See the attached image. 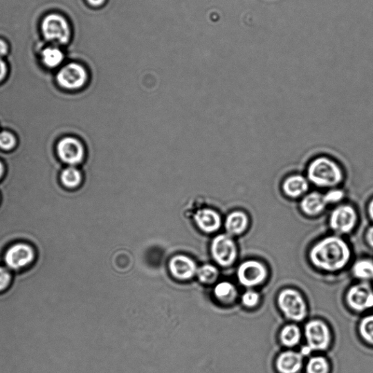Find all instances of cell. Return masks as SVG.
<instances>
[{
  "label": "cell",
  "mask_w": 373,
  "mask_h": 373,
  "mask_svg": "<svg viewBox=\"0 0 373 373\" xmlns=\"http://www.w3.org/2000/svg\"><path fill=\"white\" fill-rule=\"evenodd\" d=\"M351 258L350 248L338 237H328L316 243L311 250L310 259L314 266L329 272L343 269Z\"/></svg>",
  "instance_id": "1"
},
{
  "label": "cell",
  "mask_w": 373,
  "mask_h": 373,
  "mask_svg": "<svg viewBox=\"0 0 373 373\" xmlns=\"http://www.w3.org/2000/svg\"><path fill=\"white\" fill-rule=\"evenodd\" d=\"M307 174L309 181L321 188H334L339 185L343 178L338 164L325 157L313 160L309 165Z\"/></svg>",
  "instance_id": "2"
},
{
  "label": "cell",
  "mask_w": 373,
  "mask_h": 373,
  "mask_svg": "<svg viewBox=\"0 0 373 373\" xmlns=\"http://www.w3.org/2000/svg\"><path fill=\"white\" fill-rule=\"evenodd\" d=\"M36 259L35 248L28 242L20 241L8 246L3 255V265L12 273H18L31 267Z\"/></svg>",
  "instance_id": "3"
},
{
  "label": "cell",
  "mask_w": 373,
  "mask_h": 373,
  "mask_svg": "<svg viewBox=\"0 0 373 373\" xmlns=\"http://www.w3.org/2000/svg\"><path fill=\"white\" fill-rule=\"evenodd\" d=\"M41 30L46 40L60 45L67 44L72 37L70 24L57 13L46 16L41 24Z\"/></svg>",
  "instance_id": "4"
},
{
  "label": "cell",
  "mask_w": 373,
  "mask_h": 373,
  "mask_svg": "<svg viewBox=\"0 0 373 373\" xmlns=\"http://www.w3.org/2000/svg\"><path fill=\"white\" fill-rule=\"evenodd\" d=\"M278 306L287 319L300 322L307 315V306L305 300L297 290L291 288L284 289L278 299Z\"/></svg>",
  "instance_id": "5"
},
{
  "label": "cell",
  "mask_w": 373,
  "mask_h": 373,
  "mask_svg": "<svg viewBox=\"0 0 373 373\" xmlns=\"http://www.w3.org/2000/svg\"><path fill=\"white\" fill-rule=\"evenodd\" d=\"M89 78L87 68L77 62L69 63L57 73L56 81L64 90L75 91L84 88Z\"/></svg>",
  "instance_id": "6"
},
{
  "label": "cell",
  "mask_w": 373,
  "mask_h": 373,
  "mask_svg": "<svg viewBox=\"0 0 373 373\" xmlns=\"http://www.w3.org/2000/svg\"><path fill=\"white\" fill-rule=\"evenodd\" d=\"M211 253L217 264L222 267L231 266L237 257V247L228 233L216 237L211 245Z\"/></svg>",
  "instance_id": "7"
},
{
  "label": "cell",
  "mask_w": 373,
  "mask_h": 373,
  "mask_svg": "<svg viewBox=\"0 0 373 373\" xmlns=\"http://www.w3.org/2000/svg\"><path fill=\"white\" fill-rule=\"evenodd\" d=\"M57 155L65 165H78L84 159L85 147L78 138L66 136L61 139L57 146Z\"/></svg>",
  "instance_id": "8"
},
{
  "label": "cell",
  "mask_w": 373,
  "mask_h": 373,
  "mask_svg": "<svg viewBox=\"0 0 373 373\" xmlns=\"http://www.w3.org/2000/svg\"><path fill=\"white\" fill-rule=\"evenodd\" d=\"M268 275L266 267L260 262L246 260L239 266L237 278L244 286L252 288L264 283Z\"/></svg>",
  "instance_id": "9"
},
{
  "label": "cell",
  "mask_w": 373,
  "mask_h": 373,
  "mask_svg": "<svg viewBox=\"0 0 373 373\" xmlns=\"http://www.w3.org/2000/svg\"><path fill=\"white\" fill-rule=\"evenodd\" d=\"M358 216L354 207L350 205H340L331 213L329 226L339 234L350 233L356 225Z\"/></svg>",
  "instance_id": "10"
},
{
  "label": "cell",
  "mask_w": 373,
  "mask_h": 373,
  "mask_svg": "<svg viewBox=\"0 0 373 373\" xmlns=\"http://www.w3.org/2000/svg\"><path fill=\"white\" fill-rule=\"evenodd\" d=\"M305 336L308 347L312 351H325L330 343V331L322 321L312 320L305 327Z\"/></svg>",
  "instance_id": "11"
},
{
  "label": "cell",
  "mask_w": 373,
  "mask_h": 373,
  "mask_svg": "<svg viewBox=\"0 0 373 373\" xmlns=\"http://www.w3.org/2000/svg\"><path fill=\"white\" fill-rule=\"evenodd\" d=\"M347 302L354 311L363 312L373 308V289L367 282L352 286L347 294Z\"/></svg>",
  "instance_id": "12"
},
{
  "label": "cell",
  "mask_w": 373,
  "mask_h": 373,
  "mask_svg": "<svg viewBox=\"0 0 373 373\" xmlns=\"http://www.w3.org/2000/svg\"><path fill=\"white\" fill-rule=\"evenodd\" d=\"M169 269L173 278L181 281L191 280L198 271L195 261L183 255L174 256L169 262Z\"/></svg>",
  "instance_id": "13"
},
{
  "label": "cell",
  "mask_w": 373,
  "mask_h": 373,
  "mask_svg": "<svg viewBox=\"0 0 373 373\" xmlns=\"http://www.w3.org/2000/svg\"><path fill=\"white\" fill-rule=\"evenodd\" d=\"M302 366V355L292 351L282 353L275 361V367L280 373H298Z\"/></svg>",
  "instance_id": "14"
},
{
  "label": "cell",
  "mask_w": 373,
  "mask_h": 373,
  "mask_svg": "<svg viewBox=\"0 0 373 373\" xmlns=\"http://www.w3.org/2000/svg\"><path fill=\"white\" fill-rule=\"evenodd\" d=\"M194 219L198 227L207 233L216 232L222 224L219 214L210 209H203L197 212Z\"/></svg>",
  "instance_id": "15"
},
{
  "label": "cell",
  "mask_w": 373,
  "mask_h": 373,
  "mask_svg": "<svg viewBox=\"0 0 373 373\" xmlns=\"http://www.w3.org/2000/svg\"><path fill=\"white\" fill-rule=\"evenodd\" d=\"M307 179L300 175H293L287 177L282 185L285 194L290 198H298L309 190Z\"/></svg>",
  "instance_id": "16"
},
{
  "label": "cell",
  "mask_w": 373,
  "mask_h": 373,
  "mask_svg": "<svg viewBox=\"0 0 373 373\" xmlns=\"http://www.w3.org/2000/svg\"><path fill=\"white\" fill-rule=\"evenodd\" d=\"M248 217L241 211L233 212L226 218L225 227L227 233L231 237L239 236L248 228Z\"/></svg>",
  "instance_id": "17"
},
{
  "label": "cell",
  "mask_w": 373,
  "mask_h": 373,
  "mask_svg": "<svg viewBox=\"0 0 373 373\" xmlns=\"http://www.w3.org/2000/svg\"><path fill=\"white\" fill-rule=\"evenodd\" d=\"M326 206L324 196L317 192L309 193L302 199L300 203L302 212L309 216H316L322 213Z\"/></svg>",
  "instance_id": "18"
},
{
  "label": "cell",
  "mask_w": 373,
  "mask_h": 373,
  "mask_svg": "<svg viewBox=\"0 0 373 373\" xmlns=\"http://www.w3.org/2000/svg\"><path fill=\"white\" fill-rule=\"evenodd\" d=\"M216 298L224 304H230L236 300L238 291L236 286L229 282L218 283L214 289Z\"/></svg>",
  "instance_id": "19"
},
{
  "label": "cell",
  "mask_w": 373,
  "mask_h": 373,
  "mask_svg": "<svg viewBox=\"0 0 373 373\" xmlns=\"http://www.w3.org/2000/svg\"><path fill=\"white\" fill-rule=\"evenodd\" d=\"M82 179L81 172L73 165H68L60 174L61 183L69 190L77 189L82 183Z\"/></svg>",
  "instance_id": "20"
},
{
  "label": "cell",
  "mask_w": 373,
  "mask_h": 373,
  "mask_svg": "<svg viewBox=\"0 0 373 373\" xmlns=\"http://www.w3.org/2000/svg\"><path fill=\"white\" fill-rule=\"evenodd\" d=\"M41 60L46 67L57 68L64 62V54L57 47H47L41 52Z\"/></svg>",
  "instance_id": "21"
},
{
  "label": "cell",
  "mask_w": 373,
  "mask_h": 373,
  "mask_svg": "<svg viewBox=\"0 0 373 373\" xmlns=\"http://www.w3.org/2000/svg\"><path fill=\"white\" fill-rule=\"evenodd\" d=\"M352 272L356 278L363 282H373V260L362 259L356 261L353 266Z\"/></svg>",
  "instance_id": "22"
},
{
  "label": "cell",
  "mask_w": 373,
  "mask_h": 373,
  "mask_svg": "<svg viewBox=\"0 0 373 373\" xmlns=\"http://www.w3.org/2000/svg\"><path fill=\"white\" fill-rule=\"evenodd\" d=\"M280 338L282 344L284 347H294L300 341V330L295 325H286L281 330Z\"/></svg>",
  "instance_id": "23"
},
{
  "label": "cell",
  "mask_w": 373,
  "mask_h": 373,
  "mask_svg": "<svg viewBox=\"0 0 373 373\" xmlns=\"http://www.w3.org/2000/svg\"><path fill=\"white\" fill-rule=\"evenodd\" d=\"M197 274L199 281L205 284H212L219 278L218 269L210 264L203 265L198 269Z\"/></svg>",
  "instance_id": "24"
},
{
  "label": "cell",
  "mask_w": 373,
  "mask_h": 373,
  "mask_svg": "<svg viewBox=\"0 0 373 373\" xmlns=\"http://www.w3.org/2000/svg\"><path fill=\"white\" fill-rule=\"evenodd\" d=\"M329 365L323 356H314L309 359L307 365V373H329Z\"/></svg>",
  "instance_id": "25"
},
{
  "label": "cell",
  "mask_w": 373,
  "mask_h": 373,
  "mask_svg": "<svg viewBox=\"0 0 373 373\" xmlns=\"http://www.w3.org/2000/svg\"><path fill=\"white\" fill-rule=\"evenodd\" d=\"M358 331L363 340L373 345V314L363 318L359 323Z\"/></svg>",
  "instance_id": "26"
},
{
  "label": "cell",
  "mask_w": 373,
  "mask_h": 373,
  "mask_svg": "<svg viewBox=\"0 0 373 373\" xmlns=\"http://www.w3.org/2000/svg\"><path fill=\"white\" fill-rule=\"evenodd\" d=\"M18 145V139L15 134L8 130L0 131V149L9 152L15 149Z\"/></svg>",
  "instance_id": "27"
},
{
  "label": "cell",
  "mask_w": 373,
  "mask_h": 373,
  "mask_svg": "<svg viewBox=\"0 0 373 373\" xmlns=\"http://www.w3.org/2000/svg\"><path fill=\"white\" fill-rule=\"evenodd\" d=\"M12 273L4 265H0V293H3L10 286L12 280Z\"/></svg>",
  "instance_id": "28"
},
{
  "label": "cell",
  "mask_w": 373,
  "mask_h": 373,
  "mask_svg": "<svg viewBox=\"0 0 373 373\" xmlns=\"http://www.w3.org/2000/svg\"><path fill=\"white\" fill-rule=\"evenodd\" d=\"M260 295L258 293L254 291V290H247L244 293L242 298L243 305L247 308H253L257 307L260 302Z\"/></svg>",
  "instance_id": "29"
},
{
  "label": "cell",
  "mask_w": 373,
  "mask_h": 373,
  "mask_svg": "<svg viewBox=\"0 0 373 373\" xmlns=\"http://www.w3.org/2000/svg\"><path fill=\"white\" fill-rule=\"evenodd\" d=\"M344 198V192L339 189H331L324 196L327 204L336 203L342 201Z\"/></svg>",
  "instance_id": "30"
},
{
  "label": "cell",
  "mask_w": 373,
  "mask_h": 373,
  "mask_svg": "<svg viewBox=\"0 0 373 373\" xmlns=\"http://www.w3.org/2000/svg\"><path fill=\"white\" fill-rule=\"evenodd\" d=\"M8 73V66L6 62L0 58V84L6 80Z\"/></svg>",
  "instance_id": "31"
},
{
  "label": "cell",
  "mask_w": 373,
  "mask_h": 373,
  "mask_svg": "<svg viewBox=\"0 0 373 373\" xmlns=\"http://www.w3.org/2000/svg\"><path fill=\"white\" fill-rule=\"evenodd\" d=\"M85 1L92 8H100L106 4L107 0H85Z\"/></svg>",
  "instance_id": "32"
},
{
  "label": "cell",
  "mask_w": 373,
  "mask_h": 373,
  "mask_svg": "<svg viewBox=\"0 0 373 373\" xmlns=\"http://www.w3.org/2000/svg\"><path fill=\"white\" fill-rule=\"evenodd\" d=\"M8 45L5 40L0 39V58L6 56L8 53Z\"/></svg>",
  "instance_id": "33"
},
{
  "label": "cell",
  "mask_w": 373,
  "mask_h": 373,
  "mask_svg": "<svg viewBox=\"0 0 373 373\" xmlns=\"http://www.w3.org/2000/svg\"><path fill=\"white\" fill-rule=\"evenodd\" d=\"M366 241L368 245L373 248V226L370 227L366 233Z\"/></svg>",
  "instance_id": "34"
},
{
  "label": "cell",
  "mask_w": 373,
  "mask_h": 373,
  "mask_svg": "<svg viewBox=\"0 0 373 373\" xmlns=\"http://www.w3.org/2000/svg\"><path fill=\"white\" fill-rule=\"evenodd\" d=\"M368 214L373 222V199L370 201L368 205Z\"/></svg>",
  "instance_id": "35"
},
{
  "label": "cell",
  "mask_w": 373,
  "mask_h": 373,
  "mask_svg": "<svg viewBox=\"0 0 373 373\" xmlns=\"http://www.w3.org/2000/svg\"><path fill=\"white\" fill-rule=\"evenodd\" d=\"M6 172V167L4 163L0 161V181L3 179Z\"/></svg>",
  "instance_id": "36"
},
{
  "label": "cell",
  "mask_w": 373,
  "mask_h": 373,
  "mask_svg": "<svg viewBox=\"0 0 373 373\" xmlns=\"http://www.w3.org/2000/svg\"><path fill=\"white\" fill-rule=\"evenodd\" d=\"M311 352H312V350L307 345V347H303L302 349L300 354L304 356H307L311 353Z\"/></svg>",
  "instance_id": "37"
}]
</instances>
